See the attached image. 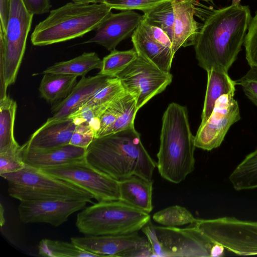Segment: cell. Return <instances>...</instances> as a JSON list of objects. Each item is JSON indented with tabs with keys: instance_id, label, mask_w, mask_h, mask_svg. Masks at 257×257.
<instances>
[{
	"instance_id": "cell-31",
	"label": "cell",
	"mask_w": 257,
	"mask_h": 257,
	"mask_svg": "<svg viewBox=\"0 0 257 257\" xmlns=\"http://www.w3.org/2000/svg\"><path fill=\"white\" fill-rule=\"evenodd\" d=\"M153 220L165 226L177 227L194 223L197 219L185 207L176 205L163 209L153 215Z\"/></svg>"
},
{
	"instance_id": "cell-21",
	"label": "cell",
	"mask_w": 257,
	"mask_h": 257,
	"mask_svg": "<svg viewBox=\"0 0 257 257\" xmlns=\"http://www.w3.org/2000/svg\"><path fill=\"white\" fill-rule=\"evenodd\" d=\"M118 182L120 200L148 213L152 211V179L132 176Z\"/></svg>"
},
{
	"instance_id": "cell-29",
	"label": "cell",
	"mask_w": 257,
	"mask_h": 257,
	"mask_svg": "<svg viewBox=\"0 0 257 257\" xmlns=\"http://www.w3.org/2000/svg\"><path fill=\"white\" fill-rule=\"evenodd\" d=\"M126 92L118 77L109 76L105 83L82 106L91 107L102 106L109 104Z\"/></svg>"
},
{
	"instance_id": "cell-37",
	"label": "cell",
	"mask_w": 257,
	"mask_h": 257,
	"mask_svg": "<svg viewBox=\"0 0 257 257\" xmlns=\"http://www.w3.org/2000/svg\"><path fill=\"white\" fill-rule=\"evenodd\" d=\"M236 82L241 87L246 97L257 106V69L250 68Z\"/></svg>"
},
{
	"instance_id": "cell-45",
	"label": "cell",
	"mask_w": 257,
	"mask_h": 257,
	"mask_svg": "<svg viewBox=\"0 0 257 257\" xmlns=\"http://www.w3.org/2000/svg\"><path fill=\"white\" fill-rule=\"evenodd\" d=\"M232 1V4L233 5H236V4H240V2L241 0H231Z\"/></svg>"
},
{
	"instance_id": "cell-39",
	"label": "cell",
	"mask_w": 257,
	"mask_h": 257,
	"mask_svg": "<svg viewBox=\"0 0 257 257\" xmlns=\"http://www.w3.org/2000/svg\"><path fill=\"white\" fill-rule=\"evenodd\" d=\"M27 10L33 15L48 13L51 7L50 0H23Z\"/></svg>"
},
{
	"instance_id": "cell-14",
	"label": "cell",
	"mask_w": 257,
	"mask_h": 257,
	"mask_svg": "<svg viewBox=\"0 0 257 257\" xmlns=\"http://www.w3.org/2000/svg\"><path fill=\"white\" fill-rule=\"evenodd\" d=\"M143 20V15L133 11L111 13L97 28L94 37L83 43H95L111 51L121 41L132 36Z\"/></svg>"
},
{
	"instance_id": "cell-17",
	"label": "cell",
	"mask_w": 257,
	"mask_h": 257,
	"mask_svg": "<svg viewBox=\"0 0 257 257\" xmlns=\"http://www.w3.org/2000/svg\"><path fill=\"white\" fill-rule=\"evenodd\" d=\"M109 77L99 73L95 76L82 77L66 98L52 105V116L47 119L54 120L69 117L85 103Z\"/></svg>"
},
{
	"instance_id": "cell-35",
	"label": "cell",
	"mask_w": 257,
	"mask_h": 257,
	"mask_svg": "<svg viewBox=\"0 0 257 257\" xmlns=\"http://www.w3.org/2000/svg\"><path fill=\"white\" fill-rule=\"evenodd\" d=\"M247 30L243 43L245 58L250 68L257 69V12L251 18Z\"/></svg>"
},
{
	"instance_id": "cell-30",
	"label": "cell",
	"mask_w": 257,
	"mask_h": 257,
	"mask_svg": "<svg viewBox=\"0 0 257 257\" xmlns=\"http://www.w3.org/2000/svg\"><path fill=\"white\" fill-rule=\"evenodd\" d=\"M138 56L134 48L125 51L114 49L103 58L102 67L98 73L110 77H116Z\"/></svg>"
},
{
	"instance_id": "cell-32",
	"label": "cell",
	"mask_w": 257,
	"mask_h": 257,
	"mask_svg": "<svg viewBox=\"0 0 257 257\" xmlns=\"http://www.w3.org/2000/svg\"><path fill=\"white\" fill-rule=\"evenodd\" d=\"M127 93L126 91L105 106L98 118V128L95 138L105 136L115 123L123 107Z\"/></svg>"
},
{
	"instance_id": "cell-42",
	"label": "cell",
	"mask_w": 257,
	"mask_h": 257,
	"mask_svg": "<svg viewBox=\"0 0 257 257\" xmlns=\"http://www.w3.org/2000/svg\"><path fill=\"white\" fill-rule=\"evenodd\" d=\"M224 249L222 245L215 243L211 251V256H220L223 255Z\"/></svg>"
},
{
	"instance_id": "cell-25",
	"label": "cell",
	"mask_w": 257,
	"mask_h": 257,
	"mask_svg": "<svg viewBox=\"0 0 257 257\" xmlns=\"http://www.w3.org/2000/svg\"><path fill=\"white\" fill-rule=\"evenodd\" d=\"M229 180L237 191L257 188V149L236 166Z\"/></svg>"
},
{
	"instance_id": "cell-43",
	"label": "cell",
	"mask_w": 257,
	"mask_h": 257,
	"mask_svg": "<svg viewBox=\"0 0 257 257\" xmlns=\"http://www.w3.org/2000/svg\"><path fill=\"white\" fill-rule=\"evenodd\" d=\"M74 3L90 4V3H102V0H71Z\"/></svg>"
},
{
	"instance_id": "cell-1",
	"label": "cell",
	"mask_w": 257,
	"mask_h": 257,
	"mask_svg": "<svg viewBox=\"0 0 257 257\" xmlns=\"http://www.w3.org/2000/svg\"><path fill=\"white\" fill-rule=\"evenodd\" d=\"M251 18L249 7L240 4L211 13L193 45L200 67L228 72L241 49Z\"/></svg>"
},
{
	"instance_id": "cell-26",
	"label": "cell",
	"mask_w": 257,
	"mask_h": 257,
	"mask_svg": "<svg viewBox=\"0 0 257 257\" xmlns=\"http://www.w3.org/2000/svg\"><path fill=\"white\" fill-rule=\"evenodd\" d=\"M17 107L8 95L0 98V151L18 145L14 134Z\"/></svg>"
},
{
	"instance_id": "cell-41",
	"label": "cell",
	"mask_w": 257,
	"mask_h": 257,
	"mask_svg": "<svg viewBox=\"0 0 257 257\" xmlns=\"http://www.w3.org/2000/svg\"><path fill=\"white\" fill-rule=\"evenodd\" d=\"M11 0H0V31L6 33L9 18Z\"/></svg>"
},
{
	"instance_id": "cell-15",
	"label": "cell",
	"mask_w": 257,
	"mask_h": 257,
	"mask_svg": "<svg viewBox=\"0 0 257 257\" xmlns=\"http://www.w3.org/2000/svg\"><path fill=\"white\" fill-rule=\"evenodd\" d=\"M138 231L114 234L88 235L71 238V242L83 250L97 256L120 257L124 251L147 241Z\"/></svg>"
},
{
	"instance_id": "cell-6",
	"label": "cell",
	"mask_w": 257,
	"mask_h": 257,
	"mask_svg": "<svg viewBox=\"0 0 257 257\" xmlns=\"http://www.w3.org/2000/svg\"><path fill=\"white\" fill-rule=\"evenodd\" d=\"M150 214L120 200L98 202L77 214L76 226L88 235L122 234L138 231Z\"/></svg>"
},
{
	"instance_id": "cell-9",
	"label": "cell",
	"mask_w": 257,
	"mask_h": 257,
	"mask_svg": "<svg viewBox=\"0 0 257 257\" xmlns=\"http://www.w3.org/2000/svg\"><path fill=\"white\" fill-rule=\"evenodd\" d=\"M214 243L241 255H257V221L234 217L197 219L192 224Z\"/></svg>"
},
{
	"instance_id": "cell-23",
	"label": "cell",
	"mask_w": 257,
	"mask_h": 257,
	"mask_svg": "<svg viewBox=\"0 0 257 257\" xmlns=\"http://www.w3.org/2000/svg\"><path fill=\"white\" fill-rule=\"evenodd\" d=\"M43 74L39 90L41 97L52 105L66 98L77 83V76L62 73Z\"/></svg>"
},
{
	"instance_id": "cell-4",
	"label": "cell",
	"mask_w": 257,
	"mask_h": 257,
	"mask_svg": "<svg viewBox=\"0 0 257 257\" xmlns=\"http://www.w3.org/2000/svg\"><path fill=\"white\" fill-rule=\"evenodd\" d=\"M102 3H68L51 10L48 16L35 27L32 44L43 46L82 37L97 28L111 13Z\"/></svg>"
},
{
	"instance_id": "cell-36",
	"label": "cell",
	"mask_w": 257,
	"mask_h": 257,
	"mask_svg": "<svg viewBox=\"0 0 257 257\" xmlns=\"http://www.w3.org/2000/svg\"><path fill=\"white\" fill-rule=\"evenodd\" d=\"M95 137V132L88 123L84 122L76 125L69 144L87 149Z\"/></svg>"
},
{
	"instance_id": "cell-20",
	"label": "cell",
	"mask_w": 257,
	"mask_h": 257,
	"mask_svg": "<svg viewBox=\"0 0 257 257\" xmlns=\"http://www.w3.org/2000/svg\"><path fill=\"white\" fill-rule=\"evenodd\" d=\"M134 48L139 56L157 67L170 72L174 54L172 49L149 37L140 24L131 36Z\"/></svg>"
},
{
	"instance_id": "cell-2",
	"label": "cell",
	"mask_w": 257,
	"mask_h": 257,
	"mask_svg": "<svg viewBox=\"0 0 257 257\" xmlns=\"http://www.w3.org/2000/svg\"><path fill=\"white\" fill-rule=\"evenodd\" d=\"M85 157L93 167L118 181L132 176L152 180L157 167L135 126L95 138Z\"/></svg>"
},
{
	"instance_id": "cell-44",
	"label": "cell",
	"mask_w": 257,
	"mask_h": 257,
	"mask_svg": "<svg viewBox=\"0 0 257 257\" xmlns=\"http://www.w3.org/2000/svg\"><path fill=\"white\" fill-rule=\"evenodd\" d=\"M4 212V210L3 208L2 205L1 204V219H0L1 227L3 226V225L4 224V222H5V219L3 217Z\"/></svg>"
},
{
	"instance_id": "cell-19",
	"label": "cell",
	"mask_w": 257,
	"mask_h": 257,
	"mask_svg": "<svg viewBox=\"0 0 257 257\" xmlns=\"http://www.w3.org/2000/svg\"><path fill=\"white\" fill-rule=\"evenodd\" d=\"M22 146L23 159L25 163L40 169L83 158L86 151V149L70 144L46 150H35L26 149Z\"/></svg>"
},
{
	"instance_id": "cell-7",
	"label": "cell",
	"mask_w": 257,
	"mask_h": 257,
	"mask_svg": "<svg viewBox=\"0 0 257 257\" xmlns=\"http://www.w3.org/2000/svg\"><path fill=\"white\" fill-rule=\"evenodd\" d=\"M33 15L23 0H11L6 33L0 31V98L16 80L25 52Z\"/></svg>"
},
{
	"instance_id": "cell-28",
	"label": "cell",
	"mask_w": 257,
	"mask_h": 257,
	"mask_svg": "<svg viewBox=\"0 0 257 257\" xmlns=\"http://www.w3.org/2000/svg\"><path fill=\"white\" fill-rule=\"evenodd\" d=\"M173 0L161 4L144 13L143 20L147 23L163 30L171 42L174 21Z\"/></svg>"
},
{
	"instance_id": "cell-11",
	"label": "cell",
	"mask_w": 257,
	"mask_h": 257,
	"mask_svg": "<svg viewBox=\"0 0 257 257\" xmlns=\"http://www.w3.org/2000/svg\"><path fill=\"white\" fill-rule=\"evenodd\" d=\"M116 77L136 99L138 110L163 92L173 79L170 72L161 70L139 56Z\"/></svg>"
},
{
	"instance_id": "cell-24",
	"label": "cell",
	"mask_w": 257,
	"mask_h": 257,
	"mask_svg": "<svg viewBox=\"0 0 257 257\" xmlns=\"http://www.w3.org/2000/svg\"><path fill=\"white\" fill-rule=\"evenodd\" d=\"M102 64V60L95 52H84L69 60L54 64L44 70L43 73H62L83 77L91 70H100Z\"/></svg>"
},
{
	"instance_id": "cell-27",
	"label": "cell",
	"mask_w": 257,
	"mask_h": 257,
	"mask_svg": "<svg viewBox=\"0 0 257 257\" xmlns=\"http://www.w3.org/2000/svg\"><path fill=\"white\" fill-rule=\"evenodd\" d=\"M38 254L50 257H98L87 252L72 242H67L49 239L41 240L38 245Z\"/></svg>"
},
{
	"instance_id": "cell-46",
	"label": "cell",
	"mask_w": 257,
	"mask_h": 257,
	"mask_svg": "<svg viewBox=\"0 0 257 257\" xmlns=\"http://www.w3.org/2000/svg\"><path fill=\"white\" fill-rule=\"evenodd\" d=\"M201 1H205V2H209V1H211L212 0H201Z\"/></svg>"
},
{
	"instance_id": "cell-34",
	"label": "cell",
	"mask_w": 257,
	"mask_h": 257,
	"mask_svg": "<svg viewBox=\"0 0 257 257\" xmlns=\"http://www.w3.org/2000/svg\"><path fill=\"white\" fill-rule=\"evenodd\" d=\"M172 0H102V3L112 9L121 11L140 10L143 13Z\"/></svg>"
},
{
	"instance_id": "cell-8",
	"label": "cell",
	"mask_w": 257,
	"mask_h": 257,
	"mask_svg": "<svg viewBox=\"0 0 257 257\" xmlns=\"http://www.w3.org/2000/svg\"><path fill=\"white\" fill-rule=\"evenodd\" d=\"M144 233L153 256H211L215 244L193 224L183 228L154 225Z\"/></svg>"
},
{
	"instance_id": "cell-22",
	"label": "cell",
	"mask_w": 257,
	"mask_h": 257,
	"mask_svg": "<svg viewBox=\"0 0 257 257\" xmlns=\"http://www.w3.org/2000/svg\"><path fill=\"white\" fill-rule=\"evenodd\" d=\"M207 73V84L201 124L208 119L217 100L223 95L235 92L237 84L236 81L230 77L228 72L211 69Z\"/></svg>"
},
{
	"instance_id": "cell-40",
	"label": "cell",
	"mask_w": 257,
	"mask_h": 257,
	"mask_svg": "<svg viewBox=\"0 0 257 257\" xmlns=\"http://www.w3.org/2000/svg\"><path fill=\"white\" fill-rule=\"evenodd\" d=\"M151 245L147 240L132 248L123 252L120 257H151L153 256Z\"/></svg>"
},
{
	"instance_id": "cell-12",
	"label": "cell",
	"mask_w": 257,
	"mask_h": 257,
	"mask_svg": "<svg viewBox=\"0 0 257 257\" xmlns=\"http://www.w3.org/2000/svg\"><path fill=\"white\" fill-rule=\"evenodd\" d=\"M234 92L222 95L215 102L213 111L203 123L200 124L195 136L197 148L211 151L219 147L234 123L241 118Z\"/></svg>"
},
{
	"instance_id": "cell-3",
	"label": "cell",
	"mask_w": 257,
	"mask_h": 257,
	"mask_svg": "<svg viewBox=\"0 0 257 257\" xmlns=\"http://www.w3.org/2000/svg\"><path fill=\"white\" fill-rule=\"evenodd\" d=\"M195 137L186 107L170 103L162 117L157 167L161 176L178 184L195 169Z\"/></svg>"
},
{
	"instance_id": "cell-18",
	"label": "cell",
	"mask_w": 257,
	"mask_h": 257,
	"mask_svg": "<svg viewBox=\"0 0 257 257\" xmlns=\"http://www.w3.org/2000/svg\"><path fill=\"white\" fill-rule=\"evenodd\" d=\"M174 21L172 41L175 55L181 47L194 45L200 28L194 19L196 9L193 0H173Z\"/></svg>"
},
{
	"instance_id": "cell-16",
	"label": "cell",
	"mask_w": 257,
	"mask_h": 257,
	"mask_svg": "<svg viewBox=\"0 0 257 257\" xmlns=\"http://www.w3.org/2000/svg\"><path fill=\"white\" fill-rule=\"evenodd\" d=\"M76 124L69 117L47 121L37 129L23 146L35 150H46L69 144Z\"/></svg>"
},
{
	"instance_id": "cell-10",
	"label": "cell",
	"mask_w": 257,
	"mask_h": 257,
	"mask_svg": "<svg viewBox=\"0 0 257 257\" xmlns=\"http://www.w3.org/2000/svg\"><path fill=\"white\" fill-rule=\"evenodd\" d=\"M41 170L86 191L98 202L120 199L118 181L93 167L85 157Z\"/></svg>"
},
{
	"instance_id": "cell-13",
	"label": "cell",
	"mask_w": 257,
	"mask_h": 257,
	"mask_svg": "<svg viewBox=\"0 0 257 257\" xmlns=\"http://www.w3.org/2000/svg\"><path fill=\"white\" fill-rule=\"evenodd\" d=\"M86 203L81 201H20L18 213L23 223H46L57 227L67 221L71 214L83 209Z\"/></svg>"
},
{
	"instance_id": "cell-38",
	"label": "cell",
	"mask_w": 257,
	"mask_h": 257,
	"mask_svg": "<svg viewBox=\"0 0 257 257\" xmlns=\"http://www.w3.org/2000/svg\"><path fill=\"white\" fill-rule=\"evenodd\" d=\"M140 25L147 35L158 43L172 49V42L167 34L161 28L151 25L144 20Z\"/></svg>"
},
{
	"instance_id": "cell-33",
	"label": "cell",
	"mask_w": 257,
	"mask_h": 257,
	"mask_svg": "<svg viewBox=\"0 0 257 257\" xmlns=\"http://www.w3.org/2000/svg\"><path fill=\"white\" fill-rule=\"evenodd\" d=\"M22 146L19 144L0 151V175L18 171L25 166Z\"/></svg>"
},
{
	"instance_id": "cell-5",
	"label": "cell",
	"mask_w": 257,
	"mask_h": 257,
	"mask_svg": "<svg viewBox=\"0 0 257 257\" xmlns=\"http://www.w3.org/2000/svg\"><path fill=\"white\" fill-rule=\"evenodd\" d=\"M7 182L10 196L24 201H81L92 203L86 191L42 170L26 164L21 170L0 175Z\"/></svg>"
}]
</instances>
